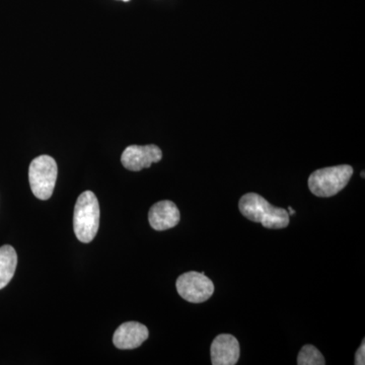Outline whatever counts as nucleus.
I'll list each match as a JSON object with an SVG mask.
<instances>
[{
  "instance_id": "nucleus-2",
  "label": "nucleus",
  "mask_w": 365,
  "mask_h": 365,
  "mask_svg": "<svg viewBox=\"0 0 365 365\" xmlns=\"http://www.w3.org/2000/svg\"><path fill=\"white\" fill-rule=\"evenodd\" d=\"M100 205L97 197L91 191L83 192L74 206L73 228L81 242H91L95 239L100 227Z\"/></svg>"
},
{
  "instance_id": "nucleus-5",
  "label": "nucleus",
  "mask_w": 365,
  "mask_h": 365,
  "mask_svg": "<svg viewBox=\"0 0 365 365\" xmlns=\"http://www.w3.org/2000/svg\"><path fill=\"white\" fill-rule=\"evenodd\" d=\"M177 292L180 297L191 304H202L212 297L215 284L204 272L190 271L177 279Z\"/></svg>"
},
{
  "instance_id": "nucleus-14",
  "label": "nucleus",
  "mask_w": 365,
  "mask_h": 365,
  "mask_svg": "<svg viewBox=\"0 0 365 365\" xmlns=\"http://www.w3.org/2000/svg\"><path fill=\"white\" fill-rule=\"evenodd\" d=\"M122 1H129V0H122Z\"/></svg>"
},
{
  "instance_id": "nucleus-3",
  "label": "nucleus",
  "mask_w": 365,
  "mask_h": 365,
  "mask_svg": "<svg viewBox=\"0 0 365 365\" xmlns=\"http://www.w3.org/2000/svg\"><path fill=\"white\" fill-rule=\"evenodd\" d=\"M352 175L353 168L349 165L317 170L309 178V188L314 195L322 198L332 197L347 186Z\"/></svg>"
},
{
  "instance_id": "nucleus-4",
  "label": "nucleus",
  "mask_w": 365,
  "mask_h": 365,
  "mask_svg": "<svg viewBox=\"0 0 365 365\" xmlns=\"http://www.w3.org/2000/svg\"><path fill=\"white\" fill-rule=\"evenodd\" d=\"M58 168L54 158L40 155L31 163L29 168V181L34 195L40 200L51 198L56 185Z\"/></svg>"
},
{
  "instance_id": "nucleus-13",
  "label": "nucleus",
  "mask_w": 365,
  "mask_h": 365,
  "mask_svg": "<svg viewBox=\"0 0 365 365\" xmlns=\"http://www.w3.org/2000/svg\"><path fill=\"white\" fill-rule=\"evenodd\" d=\"M287 212H288V215H294L295 213V210H294V209H292V207H290V206H289V207H288Z\"/></svg>"
},
{
  "instance_id": "nucleus-7",
  "label": "nucleus",
  "mask_w": 365,
  "mask_h": 365,
  "mask_svg": "<svg viewBox=\"0 0 365 365\" xmlns=\"http://www.w3.org/2000/svg\"><path fill=\"white\" fill-rule=\"evenodd\" d=\"M210 353L213 365H235L239 361L241 348L235 336L220 334L213 340Z\"/></svg>"
},
{
  "instance_id": "nucleus-9",
  "label": "nucleus",
  "mask_w": 365,
  "mask_h": 365,
  "mask_svg": "<svg viewBox=\"0 0 365 365\" xmlns=\"http://www.w3.org/2000/svg\"><path fill=\"white\" fill-rule=\"evenodd\" d=\"M181 220L176 204L170 200L160 201L151 206L148 213L150 227L158 232L170 230L178 225Z\"/></svg>"
},
{
  "instance_id": "nucleus-11",
  "label": "nucleus",
  "mask_w": 365,
  "mask_h": 365,
  "mask_svg": "<svg viewBox=\"0 0 365 365\" xmlns=\"http://www.w3.org/2000/svg\"><path fill=\"white\" fill-rule=\"evenodd\" d=\"M299 365H324L326 364L323 354L314 345H304L297 356Z\"/></svg>"
},
{
  "instance_id": "nucleus-8",
  "label": "nucleus",
  "mask_w": 365,
  "mask_h": 365,
  "mask_svg": "<svg viewBox=\"0 0 365 365\" xmlns=\"http://www.w3.org/2000/svg\"><path fill=\"white\" fill-rule=\"evenodd\" d=\"M150 332L146 326L138 322H127L117 329L113 337V343L118 349H135L148 340Z\"/></svg>"
},
{
  "instance_id": "nucleus-1",
  "label": "nucleus",
  "mask_w": 365,
  "mask_h": 365,
  "mask_svg": "<svg viewBox=\"0 0 365 365\" xmlns=\"http://www.w3.org/2000/svg\"><path fill=\"white\" fill-rule=\"evenodd\" d=\"M239 209L245 217L251 222L261 223L264 227L280 230L289 225L287 209L271 205L264 197L248 193L240 199Z\"/></svg>"
},
{
  "instance_id": "nucleus-6",
  "label": "nucleus",
  "mask_w": 365,
  "mask_h": 365,
  "mask_svg": "<svg viewBox=\"0 0 365 365\" xmlns=\"http://www.w3.org/2000/svg\"><path fill=\"white\" fill-rule=\"evenodd\" d=\"M163 153L155 144L150 145H130L122 153L121 163L125 169L139 172L148 169L151 165L162 160Z\"/></svg>"
},
{
  "instance_id": "nucleus-12",
  "label": "nucleus",
  "mask_w": 365,
  "mask_h": 365,
  "mask_svg": "<svg viewBox=\"0 0 365 365\" xmlns=\"http://www.w3.org/2000/svg\"><path fill=\"white\" fill-rule=\"evenodd\" d=\"M355 364L364 365L365 364V342L364 339L362 341V344L360 346L359 349L357 350L355 354Z\"/></svg>"
},
{
  "instance_id": "nucleus-10",
  "label": "nucleus",
  "mask_w": 365,
  "mask_h": 365,
  "mask_svg": "<svg viewBox=\"0 0 365 365\" xmlns=\"http://www.w3.org/2000/svg\"><path fill=\"white\" fill-rule=\"evenodd\" d=\"M18 265L16 250L9 245L0 248V289L6 287L13 279Z\"/></svg>"
}]
</instances>
